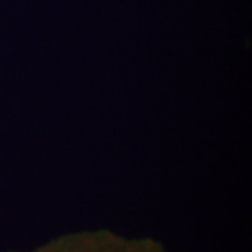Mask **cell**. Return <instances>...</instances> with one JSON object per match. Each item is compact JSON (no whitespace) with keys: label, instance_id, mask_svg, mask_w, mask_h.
<instances>
[{"label":"cell","instance_id":"obj_1","mask_svg":"<svg viewBox=\"0 0 252 252\" xmlns=\"http://www.w3.org/2000/svg\"><path fill=\"white\" fill-rule=\"evenodd\" d=\"M36 252H160L157 248L147 245L127 244L112 238H86L63 241Z\"/></svg>","mask_w":252,"mask_h":252}]
</instances>
